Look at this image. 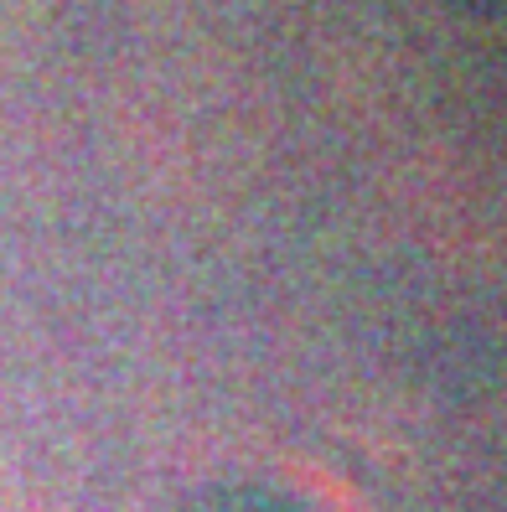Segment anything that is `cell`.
Returning <instances> with one entry per match:
<instances>
[{
  "mask_svg": "<svg viewBox=\"0 0 507 512\" xmlns=\"http://www.w3.org/2000/svg\"><path fill=\"white\" fill-rule=\"evenodd\" d=\"M456 6H466V11H487V16H497V11H507V0H456Z\"/></svg>",
  "mask_w": 507,
  "mask_h": 512,
  "instance_id": "obj_2",
  "label": "cell"
},
{
  "mask_svg": "<svg viewBox=\"0 0 507 512\" xmlns=\"http://www.w3.org/2000/svg\"><path fill=\"white\" fill-rule=\"evenodd\" d=\"M176 512H311V507L275 487H259V481H218V487L192 492Z\"/></svg>",
  "mask_w": 507,
  "mask_h": 512,
  "instance_id": "obj_1",
  "label": "cell"
}]
</instances>
